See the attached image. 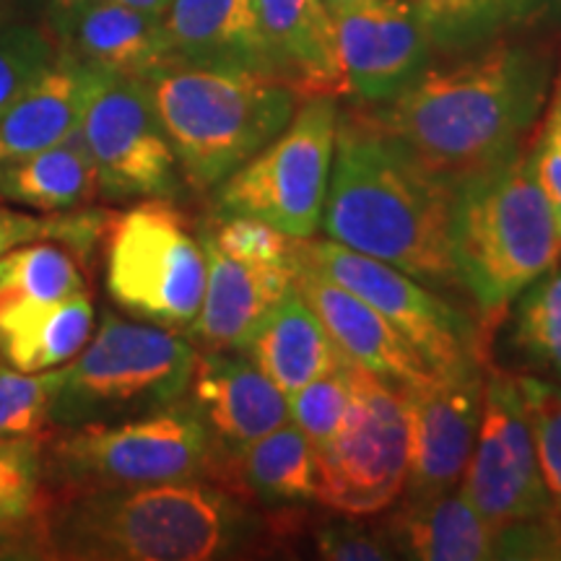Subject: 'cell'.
I'll return each instance as SVG.
<instances>
[{"label": "cell", "mask_w": 561, "mask_h": 561, "mask_svg": "<svg viewBox=\"0 0 561 561\" xmlns=\"http://www.w3.org/2000/svg\"><path fill=\"white\" fill-rule=\"evenodd\" d=\"M551 3L553 0H496L504 24L507 21H528L538 16V13H543Z\"/></svg>", "instance_id": "cell-41"}, {"label": "cell", "mask_w": 561, "mask_h": 561, "mask_svg": "<svg viewBox=\"0 0 561 561\" xmlns=\"http://www.w3.org/2000/svg\"><path fill=\"white\" fill-rule=\"evenodd\" d=\"M515 301L512 343L536 367L561 377V261Z\"/></svg>", "instance_id": "cell-29"}, {"label": "cell", "mask_w": 561, "mask_h": 561, "mask_svg": "<svg viewBox=\"0 0 561 561\" xmlns=\"http://www.w3.org/2000/svg\"><path fill=\"white\" fill-rule=\"evenodd\" d=\"M483 359L430 369L401 388L409 419V479L403 500L419 502L460 486L483 405Z\"/></svg>", "instance_id": "cell-14"}, {"label": "cell", "mask_w": 561, "mask_h": 561, "mask_svg": "<svg viewBox=\"0 0 561 561\" xmlns=\"http://www.w3.org/2000/svg\"><path fill=\"white\" fill-rule=\"evenodd\" d=\"M294 265V289L312 307L348 362L398 390L430 371L411 343L375 307L322 273L299 263Z\"/></svg>", "instance_id": "cell-17"}, {"label": "cell", "mask_w": 561, "mask_h": 561, "mask_svg": "<svg viewBox=\"0 0 561 561\" xmlns=\"http://www.w3.org/2000/svg\"><path fill=\"white\" fill-rule=\"evenodd\" d=\"M96 195V167L81 125L50 149L0 170V198L42 214L89 206Z\"/></svg>", "instance_id": "cell-27"}, {"label": "cell", "mask_w": 561, "mask_h": 561, "mask_svg": "<svg viewBox=\"0 0 561 561\" xmlns=\"http://www.w3.org/2000/svg\"><path fill=\"white\" fill-rule=\"evenodd\" d=\"M210 481L265 510H297L314 500V447L297 424L286 421L221 462Z\"/></svg>", "instance_id": "cell-24"}, {"label": "cell", "mask_w": 561, "mask_h": 561, "mask_svg": "<svg viewBox=\"0 0 561 561\" xmlns=\"http://www.w3.org/2000/svg\"><path fill=\"white\" fill-rule=\"evenodd\" d=\"M153 110L193 191H214L289 125L301 96L248 68L170 60L149 79Z\"/></svg>", "instance_id": "cell-4"}, {"label": "cell", "mask_w": 561, "mask_h": 561, "mask_svg": "<svg viewBox=\"0 0 561 561\" xmlns=\"http://www.w3.org/2000/svg\"><path fill=\"white\" fill-rule=\"evenodd\" d=\"M115 3L121 5H128L133 11H140V13H149V16H164L167 9L172 5V0H115Z\"/></svg>", "instance_id": "cell-42"}, {"label": "cell", "mask_w": 561, "mask_h": 561, "mask_svg": "<svg viewBox=\"0 0 561 561\" xmlns=\"http://www.w3.org/2000/svg\"><path fill=\"white\" fill-rule=\"evenodd\" d=\"M294 263L322 273L375 307L430 369L481 359L479 331L466 312L409 273L333 240H294Z\"/></svg>", "instance_id": "cell-11"}, {"label": "cell", "mask_w": 561, "mask_h": 561, "mask_svg": "<svg viewBox=\"0 0 561 561\" xmlns=\"http://www.w3.org/2000/svg\"><path fill=\"white\" fill-rule=\"evenodd\" d=\"M530 164L561 231V102L551 104L538 138L530 144Z\"/></svg>", "instance_id": "cell-39"}, {"label": "cell", "mask_w": 561, "mask_h": 561, "mask_svg": "<svg viewBox=\"0 0 561 561\" xmlns=\"http://www.w3.org/2000/svg\"><path fill=\"white\" fill-rule=\"evenodd\" d=\"M409 479V419L401 390L351 362V405L339 434L314 453V502L371 517L401 500Z\"/></svg>", "instance_id": "cell-10"}, {"label": "cell", "mask_w": 561, "mask_h": 561, "mask_svg": "<svg viewBox=\"0 0 561 561\" xmlns=\"http://www.w3.org/2000/svg\"><path fill=\"white\" fill-rule=\"evenodd\" d=\"M339 115L333 96L305 100L268 146L216 187V210L265 221L291 240L314 237L331 182Z\"/></svg>", "instance_id": "cell-9"}, {"label": "cell", "mask_w": 561, "mask_h": 561, "mask_svg": "<svg viewBox=\"0 0 561 561\" xmlns=\"http://www.w3.org/2000/svg\"><path fill=\"white\" fill-rule=\"evenodd\" d=\"M206 294L187 339L208 351H240L255 322L294 286L297 265H252L229 257L203 231Z\"/></svg>", "instance_id": "cell-19"}, {"label": "cell", "mask_w": 561, "mask_h": 561, "mask_svg": "<svg viewBox=\"0 0 561 561\" xmlns=\"http://www.w3.org/2000/svg\"><path fill=\"white\" fill-rule=\"evenodd\" d=\"M333 26L346 91L371 107L401 94L430 66L434 45L413 0H364L333 13Z\"/></svg>", "instance_id": "cell-15"}, {"label": "cell", "mask_w": 561, "mask_h": 561, "mask_svg": "<svg viewBox=\"0 0 561 561\" xmlns=\"http://www.w3.org/2000/svg\"><path fill=\"white\" fill-rule=\"evenodd\" d=\"M450 216L453 193L398 157L362 110L339 115L320 221L333 242L409 273L437 294L462 291Z\"/></svg>", "instance_id": "cell-3"}, {"label": "cell", "mask_w": 561, "mask_h": 561, "mask_svg": "<svg viewBox=\"0 0 561 561\" xmlns=\"http://www.w3.org/2000/svg\"><path fill=\"white\" fill-rule=\"evenodd\" d=\"M195 359L198 351L178 331L107 312L79 356L58 367L53 426L128 419L178 403L191 385Z\"/></svg>", "instance_id": "cell-7"}, {"label": "cell", "mask_w": 561, "mask_h": 561, "mask_svg": "<svg viewBox=\"0 0 561 561\" xmlns=\"http://www.w3.org/2000/svg\"><path fill=\"white\" fill-rule=\"evenodd\" d=\"M528 419L538 468H541L551 507L561 517V385L530 375H512Z\"/></svg>", "instance_id": "cell-32"}, {"label": "cell", "mask_w": 561, "mask_h": 561, "mask_svg": "<svg viewBox=\"0 0 561 561\" xmlns=\"http://www.w3.org/2000/svg\"><path fill=\"white\" fill-rule=\"evenodd\" d=\"M382 528L396 557L405 559L479 561L494 551V530L460 486L432 500H403Z\"/></svg>", "instance_id": "cell-25"}, {"label": "cell", "mask_w": 561, "mask_h": 561, "mask_svg": "<svg viewBox=\"0 0 561 561\" xmlns=\"http://www.w3.org/2000/svg\"><path fill=\"white\" fill-rule=\"evenodd\" d=\"M94 331V307L87 291L0 310V362L19 371H47L79 356Z\"/></svg>", "instance_id": "cell-26"}, {"label": "cell", "mask_w": 561, "mask_h": 561, "mask_svg": "<svg viewBox=\"0 0 561 561\" xmlns=\"http://www.w3.org/2000/svg\"><path fill=\"white\" fill-rule=\"evenodd\" d=\"M107 201L174 198L180 167L144 79L110 76L81 123Z\"/></svg>", "instance_id": "cell-12"}, {"label": "cell", "mask_w": 561, "mask_h": 561, "mask_svg": "<svg viewBox=\"0 0 561 561\" xmlns=\"http://www.w3.org/2000/svg\"><path fill=\"white\" fill-rule=\"evenodd\" d=\"M9 16V0H0V24Z\"/></svg>", "instance_id": "cell-45"}, {"label": "cell", "mask_w": 561, "mask_h": 561, "mask_svg": "<svg viewBox=\"0 0 561 561\" xmlns=\"http://www.w3.org/2000/svg\"><path fill=\"white\" fill-rule=\"evenodd\" d=\"M553 102H561V70L557 76V83H553Z\"/></svg>", "instance_id": "cell-44"}, {"label": "cell", "mask_w": 561, "mask_h": 561, "mask_svg": "<svg viewBox=\"0 0 561 561\" xmlns=\"http://www.w3.org/2000/svg\"><path fill=\"white\" fill-rule=\"evenodd\" d=\"M107 294L133 318L187 331L206 294V252L170 198H146L107 229Z\"/></svg>", "instance_id": "cell-8"}, {"label": "cell", "mask_w": 561, "mask_h": 561, "mask_svg": "<svg viewBox=\"0 0 561 561\" xmlns=\"http://www.w3.org/2000/svg\"><path fill=\"white\" fill-rule=\"evenodd\" d=\"M460 489L491 530L553 510L515 377L504 371H491L483 382L479 432Z\"/></svg>", "instance_id": "cell-13"}, {"label": "cell", "mask_w": 561, "mask_h": 561, "mask_svg": "<svg viewBox=\"0 0 561 561\" xmlns=\"http://www.w3.org/2000/svg\"><path fill=\"white\" fill-rule=\"evenodd\" d=\"M60 55L53 32L26 24H0V112Z\"/></svg>", "instance_id": "cell-36"}, {"label": "cell", "mask_w": 561, "mask_h": 561, "mask_svg": "<svg viewBox=\"0 0 561 561\" xmlns=\"http://www.w3.org/2000/svg\"><path fill=\"white\" fill-rule=\"evenodd\" d=\"M42 462L58 494L138 489L208 479L214 445L198 411L182 398L128 419L62 426L42 442Z\"/></svg>", "instance_id": "cell-6"}, {"label": "cell", "mask_w": 561, "mask_h": 561, "mask_svg": "<svg viewBox=\"0 0 561 561\" xmlns=\"http://www.w3.org/2000/svg\"><path fill=\"white\" fill-rule=\"evenodd\" d=\"M201 231L229 257L252 265H294L291 237L273 229L271 224L250 216L214 214L201 224Z\"/></svg>", "instance_id": "cell-37"}, {"label": "cell", "mask_w": 561, "mask_h": 561, "mask_svg": "<svg viewBox=\"0 0 561 561\" xmlns=\"http://www.w3.org/2000/svg\"><path fill=\"white\" fill-rule=\"evenodd\" d=\"M551 83V58L491 37L445 66H426L390 102L362 110L403 161L460 191L528 149Z\"/></svg>", "instance_id": "cell-1"}, {"label": "cell", "mask_w": 561, "mask_h": 561, "mask_svg": "<svg viewBox=\"0 0 561 561\" xmlns=\"http://www.w3.org/2000/svg\"><path fill=\"white\" fill-rule=\"evenodd\" d=\"M453 261L489 325L561 261V231L530 164V144L453 195Z\"/></svg>", "instance_id": "cell-5"}, {"label": "cell", "mask_w": 561, "mask_h": 561, "mask_svg": "<svg viewBox=\"0 0 561 561\" xmlns=\"http://www.w3.org/2000/svg\"><path fill=\"white\" fill-rule=\"evenodd\" d=\"M110 73L62 50L0 112V170L68 138L83 123L91 100Z\"/></svg>", "instance_id": "cell-18"}, {"label": "cell", "mask_w": 561, "mask_h": 561, "mask_svg": "<svg viewBox=\"0 0 561 561\" xmlns=\"http://www.w3.org/2000/svg\"><path fill=\"white\" fill-rule=\"evenodd\" d=\"M364 3V0H325L328 11L331 13H339V11H346V9H354V5Z\"/></svg>", "instance_id": "cell-43"}, {"label": "cell", "mask_w": 561, "mask_h": 561, "mask_svg": "<svg viewBox=\"0 0 561 561\" xmlns=\"http://www.w3.org/2000/svg\"><path fill=\"white\" fill-rule=\"evenodd\" d=\"M91 3H94V0H50V24L55 37H66L70 24H73V21L79 19V13Z\"/></svg>", "instance_id": "cell-40"}, {"label": "cell", "mask_w": 561, "mask_h": 561, "mask_svg": "<svg viewBox=\"0 0 561 561\" xmlns=\"http://www.w3.org/2000/svg\"><path fill=\"white\" fill-rule=\"evenodd\" d=\"M351 405V362L314 377L289 398V419L310 439L314 453L331 442L346 421Z\"/></svg>", "instance_id": "cell-34"}, {"label": "cell", "mask_w": 561, "mask_h": 561, "mask_svg": "<svg viewBox=\"0 0 561 561\" xmlns=\"http://www.w3.org/2000/svg\"><path fill=\"white\" fill-rule=\"evenodd\" d=\"M185 398L198 411L214 445L208 481L221 462L237 458L252 442L289 421V398L244 354H198Z\"/></svg>", "instance_id": "cell-16"}, {"label": "cell", "mask_w": 561, "mask_h": 561, "mask_svg": "<svg viewBox=\"0 0 561 561\" xmlns=\"http://www.w3.org/2000/svg\"><path fill=\"white\" fill-rule=\"evenodd\" d=\"M58 369L19 371L0 362V437L45 439L55 432Z\"/></svg>", "instance_id": "cell-31"}, {"label": "cell", "mask_w": 561, "mask_h": 561, "mask_svg": "<svg viewBox=\"0 0 561 561\" xmlns=\"http://www.w3.org/2000/svg\"><path fill=\"white\" fill-rule=\"evenodd\" d=\"M42 442L34 437H0V528L32 517L42 500Z\"/></svg>", "instance_id": "cell-35"}, {"label": "cell", "mask_w": 561, "mask_h": 561, "mask_svg": "<svg viewBox=\"0 0 561 561\" xmlns=\"http://www.w3.org/2000/svg\"><path fill=\"white\" fill-rule=\"evenodd\" d=\"M273 76L310 96L348 94L325 0H255Z\"/></svg>", "instance_id": "cell-20"}, {"label": "cell", "mask_w": 561, "mask_h": 561, "mask_svg": "<svg viewBox=\"0 0 561 561\" xmlns=\"http://www.w3.org/2000/svg\"><path fill=\"white\" fill-rule=\"evenodd\" d=\"M434 50H471L504 26L496 0H413Z\"/></svg>", "instance_id": "cell-33"}, {"label": "cell", "mask_w": 561, "mask_h": 561, "mask_svg": "<svg viewBox=\"0 0 561 561\" xmlns=\"http://www.w3.org/2000/svg\"><path fill=\"white\" fill-rule=\"evenodd\" d=\"M42 536L58 559L208 561L255 549L278 530L219 483L187 479L55 494L45 504Z\"/></svg>", "instance_id": "cell-2"}, {"label": "cell", "mask_w": 561, "mask_h": 561, "mask_svg": "<svg viewBox=\"0 0 561 561\" xmlns=\"http://www.w3.org/2000/svg\"><path fill=\"white\" fill-rule=\"evenodd\" d=\"M87 291L68 250L50 242H26L0 255V310L16 305H50Z\"/></svg>", "instance_id": "cell-28"}, {"label": "cell", "mask_w": 561, "mask_h": 561, "mask_svg": "<svg viewBox=\"0 0 561 561\" xmlns=\"http://www.w3.org/2000/svg\"><path fill=\"white\" fill-rule=\"evenodd\" d=\"M240 354L255 362L286 398L348 362L294 286L255 322Z\"/></svg>", "instance_id": "cell-22"}, {"label": "cell", "mask_w": 561, "mask_h": 561, "mask_svg": "<svg viewBox=\"0 0 561 561\" xmlns=\"http://www.w3.org/2000/svg\"><path fill=\"white\" fill-rule=\"evenodd\" d=\"M314 543L322 559L331 561H388L396 559L382 525H364L359 517L343 515L314 530Z\"/></svg>", "instance_id": "cell-38"}, {"label": "cell", "mask_w": 561, "mask_h": 561, "mask_svg": "<svg viewBox=\"0 0 561 561\" xmlns=\"http://www.w3.org/2000/svg\"><path fill=\"white\" fill-rule=\"evenodd\" d=\"M161 30L170 60L273 76L255 0H172Z\"/></svg>", "instance_id": "cell-21"}, {"label": "cell", "mask_w": 561, "mask_h": 561, "mask_svg": "<svg viewBox=\"0 0 561 561\" xmlns=\"http://www.w3.org/2000/svg\"><path fill=\"white\" fill-rule=\"evenodd\" d=\"M112 221V214L96 208H70L58 214L34 216L26 210L0 206V255L19 248V244L53 240L62 242L68 250L89 257L96 242L104 240Z\"/></svg>", "instance_id": "cell-30"}, {"label": "cell", "mask_w": 561, "mask_h": 561, "mask_svg": "<svg viewBox=\"0 0 561 561\" xmlns=\"http://www.w3.org/2000/svg\"><path fill=\"white\" fill-rule=\"evenodd\" d=\"M62 50L110 76L149 79L170 62L161 19L133 11L115 0H94L60 39Z\"/></svg>", "instance_id": "cell-23"}]
</instances>
